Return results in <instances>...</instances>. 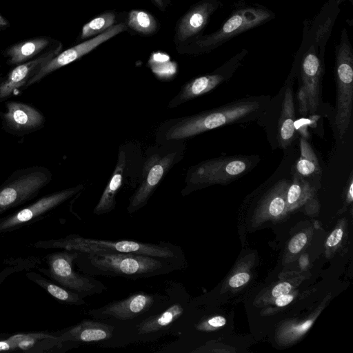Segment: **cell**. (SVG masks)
Wrapping results in <instances>:
<instances>
[{"label": "cell", "mask_w": 353, "mask_h": 353, "mask_svg": "<svg viewBox=\"0 0 353 353\" xmlns=\"http://www.w3.org/2000/svg\"><path fill=\"white\" fill-rule=\"evenodd\" d=\"M10 350H12L11 345L7 339L0 341V351H6Z\"/></svg>", "instance_id": "ab89813d"}, {"label": "cell", "mask_w": 353, "mask_h": 353, "mask_svg": "<svg viewBox=\"0 0 353 353\" xmlns=\"http://www.w3.org/2000/svg\"><path fill=\"white\" fill-rule=\"evenodd\" d=\"M252 164V161L244 156L209 159L192 168L187 181L192 185L227 183L247 172Z\"/></svg>", "instance_id": "ba28073f"}, {"label": "cell", "mask_w": 353, "mask_h": 353, "mask_svg": "<svg viewBox=\"0 0 353 353\" xmlns=\"http://www.w3.org/2000/svg\"><path fill=\"white\" fill-rule=\"evenodd\" d=\"M0 82H1V80H0Z\"/></svg>", "instance_id": "b9f144b4"}, {"label": "cell", "mask_w": 353, "mask_h": 353, "mask_svg": "<svg viewBox=\"0 0 353 353\" xmlns=\"http://www.w3.org/2000/svg\"><path fill=\"white\" fill-rule=\"evenodd\" d=\"M62 49L60 42L54 45L47 51L37 57L21 63L9 72L3 80L0 82V103L8 99L22 87L35 74L38 70L52 58L57 55Z\"/></svg>", "instance_id": "5bb4252c"}, {"label": "cell", "mask_w": 353, "mask_h": 353, "mask_svg": "<svg viewBox=\"0 0 353 353\" xmlns=\"http://www.w3.org/2000/svg\"><path fill=\"white\" fill-rule=\"evenodd\" d=\"M219 5L218 0L200 1L179 19L174 36L176 49L188 45L200 37L211 15Z\"/></svg>", "instance_id": "8fae6325"}, {"label": "cell", "mask_w": 353, "mask_h": 353, "mask_svg": "<svg viewBox=\"0 0 353 353\" xmlns=\"http://www.w3.org/2000/svg\"><path fill=\"white\" fill-rule=\"evenodd\" d=\"M175 156V153H170L163 157L155 154L147 161L143 168V182L130 199L127 208L129 213H134L146 205L154 190L172 164Z\"/></svg>", "instance_id": "4fadbf2b"}, {"label": "cell", "mask_w": 353, "mask_h": 353, "mask_svg": "<svg viewBox=\"0 0 353 353\" xmlns=\"http://www.w3.org/2000/svg\"><path fill=\"white\" fill-rule=\"evenodd\" d=\"M52 179L44 166L14 170L0 185V214L35 198Z\"/></svg>", "instance_id": "277c9868"}, {"label": "cell", "mask_w": 353, "mask_h": 353, "mask_svg": "<svg viewBox=\"0 0 353 353\" xmlns=\"http://www.w3.org/2000/svg\"><path fill=\"white\" fill-rule=\"evenodd\" d=\"M312 323L313 321L312 320H307L301 325L294 327V330L298 333H303L312 326Z\"/></svg>", "instance_id": "74e56055"}, {"label": "cell", "mask_w": 353, "mask_h": 353, "mask_svg": "<svg viewBox=\"0 0 353 353\" xmlns=\"http://www.w3.org/2000/svg\"><path fill=\"white\" fill-rule=\"evenodd\" d=\"M37 248H60L85 254H137L179 261V248L168 243H148L131 240L108 241L71 234L65 237L39 241L34 244Z\"/></svg>", "instance_id": "6da1fadb"}, {"label": "cell", "mask_w": 353, "mask_h": 353, "mask_svg": "<svg viewBox=\"0 0 353 353\" xmlns=\"http://www.w3.org/2000/svg\"><path fill=\"white\" fill-rule=\"evenodd\" d=\"M154 303L153 295L139 292L125 299L109 303L102 307L90 310L88 314L97 319L132 320L147 312Z\"/></svg>", "instance_id": "2e32d148"}, {"label": "cell", "mask_w": 353, "mask_h": 353, "mask_svg": "<svg viewBox=\"0 0 353 353\" xmlns=\"http://www.w3.org/2000/svg\"><path fill=\"white\" fill-rule=\"evenodd\" d=\"M295 112L292 90L287 88L284 92L281 112L278 122V142L281 148L289 145L294 138Z\"/></svg>", "instance_id": "44dd1931"}, {"label": "cell", "mask_w": 353, "mask_h": 353, "mask_svg": "<svg viewBox=\"0 0 353 353\" xmlns=\"http://www.w3.org/2000/svg\"><path fill=\"white\" fill-rule=\"evenodd\" d=\"M117 19L116 12L112 11H107L98 15L83 26L79 39L87 40L102 34L118 23Z\"/></svg>", "instance_id": "484cf974"}, {"label": "cell", "mask_w": 353, "mask_h": 353, "mask_svg": "<svg viewBox=\"0 0 353 353\" xmlns=\"http://www.w3.org/2000/svg\"><path fill=\"white\" fill-rule=\"evenodd\" d=\"M297 99L299 112L303 117H305L309 113V105L306 93L302 86L299 88L298 91Z\"/></svg>", "instance_id": "f546056e"}, {"label": "cell", "mask_w": 353, "mask_h": 353, "mask_svg": "<svg viewBox=\"0 0 353 353\" xmlns=\"http://www.w3.org/2000/svg\"><path fill=\"white\" fill-rule=\"evenodd\" d=\"M343 234V230L341 228L335 229L327 238L326 245L329 247L336 245L341 241Z\"/></svg>", "instance_id": "836d02e7"}, {"label": "cell", "mask_w": 353, "mask_h": 353, "mask_svg": "<svg viewBox=\"0 0 353 353\" xmlns=\"http://www.w3.org/2000/svg\"><path fill=\"white\" fill-rule=\"evenodd\" d=\"M300 158L296 162L297 174L301 176H309L320 171L317 157L307 139H300Z\"/></svg>", "instance_id": "d4e9b609"}, {"label": "cell", "mask_w": 353, "mask_h": 353, "mask_svg": "<svg viewBox=\"0 0 353 353\" xmlns=\"http://www.w3.org/2000/svg\"><path fill=\"white\" fill-rule=\"evenodd\" d=\"M313 187L298 174H294L292 182L288 185L286 192V203L290 207L299 205L313 193Z\"/></svg>", "instance_id": "4316f807"}, {"label": "cell", "mask_w": 353, "mask_h": 353, "mask_svg": "<svg viewBox=\"0 0 353 353\" xmlns=\"http://www.w3.org/2000/svg\"><path fill=\"white\" fill-rule=\"evenodd\" d=\"M9 26V22L0 14V29H4Z\"/></svg>", "instance_id": "60d3db41"}, {"label": "cell", "mask_w": 353, "mask_h": 353, "mask_svg": "<svg viewBox=\"0 0 353 353\" xmlns=\"http://www.w3.org/2000/svg\"><path fill=\"white\" fill-rule=\"evenodd\" d=\"M271 18L263 8L248 7L235 12L216 32L199 37L188 45L176 49L180 54H196L209 52L227 40L256 27Z\"/></svg>", "instance_id": "5b68a950"}, {"label": "cell", "mask_w": 353, "mask_h": 353, "mask_svg": "<svg viewBox=\"0 0 353 353\" xmlns=\"http://www.w3.org/2000/svg\"><path fill=\"white\" fill-rule=\"evenodd\" d=\"M54 339V337L44 333L19 334L10 336L7 340L11 345L12 350H28L39 341L43 339Z\"/></svg>", "instance_id": "83f0119b"}, {"label": "cell", "mask_w": 353, "mask_h": 353, "mask_svg": "<svg viewBox=\"0 0 353 353\" xmlns=\"http://www.w3.org/2000/svg\"><path fill=\"white\" fill-rule=\"evenodd\" d=\"M246 54L242 50L218 69L216 72L196 77L182 88L180 93L170 102V107H174L188 100L207 93L224 81L227 77L238 66L240 61Z\"/></svg>", "instance_id": "9a60e30c"}, {"label": "cell", "mask_w": 353, "mask_h": 353, "mask_svg": "<svg viewBox=\"0 0 353 353\" xmlns=\"http://www.w3.org/2000/svg\"><path fill=\"white\" fill-rule=\"evenodd\" d=\"M5 105L6 110L1 112V118L6 132L16 136H24L44 126L46 119L34 107L15 101H9Z\"/></svg>", "instance_id": "7c38bea8"}, {"label": "cell", "mask_w": 353, "mask_h": 353, "mask_svg": "<svg viewBox=\"0 0 353 353\" xmlns=\"http://www.w3.org/2000/svg\"><path fill=\"white\" fill-rule=\"evenodd\" d=\"M263 103L243 99L181 119L166 133L168 140H181L225 125L243 121L259 113Z\"/></svg>", "instance_id": "7a4b0ae2"}, {"label": "cell", "mask_w": 353, "mask_h": 353, "mask_svg": "<svg viewBox=\"0 0 353 353\" xmlns=\"http://www.w3.org/2000/svg\"><path fill=\"white\" fill-rule=\"evenodd\" d=\"M183 313V308L181 305L173 304L163 312L150 316L141 322L137 327L138 333L145 334L168 328Z\"/></svg>", "instance_id": "7402d4cb"}, {"label": "cell", "mask_w": 353, "mask_h": 353, "mask_svg": "<svg viewBox=\"0 0 353 353\" xmlns=\"http://www.w3.org/2000/svg\"><path fill=\"white\" fill-rule=\"evenodd\" d=\"M336 85L334 124L343 139L350 125L353 103V54L345 30L336 55Z\"/></svg>", "instance_id": "8992f818"}, {"label": "cell", "mask_w": 353, "mask_h": 353, "mask_svg": "<svg viewBox=\"0 0 353 353\" xmlns=\"http://www.w3.org/2000/svg\"><path fill=\"white\" fill-rule=\"evenodd\" d=\"M128 30L125 22H120L112 26L105 32L83 42L68 48L52 58L43 64L28 81L25 88L40 81L52 72L80 59L92 51L101 43Z\"/></svg>", "instance_id": "9c48e42d"}, {"label": "cell", "mask_w": 353, "mask_h": 353, "mask_svg": "<svg viewBox=\"0 0 353 353\" xmlns=\"http://www.w3.org/2000/svg\"><path fill=\"white\" fill-rule=\"evenodd\" d=\"M79 252L65 250L50 253L46 256L49 276L60 285L79 293L83 297L101 293L106 287L91 276L76 272L73 261L79 257Z\"/></svg>", "instance_id": "52a82bcc"}, {"label": "cell", "mask_w": 353, "mask_h": 353, "mask_svg": "<svg viewBox=\"0 0 353 353\" xmlns=\"http://www.w3.org/2000/svg\"><path fill=\"white\" fill-rule=\"evenodd\" d=\"M293 299L294 297L292 295L288 294V293L284 294L276 297L275 304L277 306L283 307L289 304Z\"/></svg>", "instance_id": "8d00e7d4"}, {"label": "cell", "mask_w": 353, "mask_h": 353, "mask_svg": "<svg viewBox=\"0 0 353 353\" xmlns=\"http://www.w3.org/2000/svg\"><path fill=\"white\" fill-rule=\"evenodd\" d=\"M292 286L288 282L280 283L276 285L272 290V294L274 297H277L280 295L288 294L291 290Z\"/></svg>", "instance_id": "e575fe53"}, {"label": "cell", "mask_w": 353, "mask_h": 353, "mask_svg": "<svg viewBox=\"0 0 353 353\" xmlns=\"http://www.w3.org/2000/svg\"><path fill=\"white\" fill-rule=\"evenodd\" d=\"M27 276L29 279L46 290L50 294L60 301L77 305L85 303L83 299V297L79 293L68 290L63 286L57 285L35 272H29L27 274Z\"/></svg>", "instance_id": "603a6c76"}, {"label": "cell", "mask_w": 353, "mask_h": 353, "mask_svg": "<svg viewBox=\"0 0 353 353\" xmlns=\"http://www.w3.org/2000/svg\"><path fill=\"white\" fill-rule=\"evenodd\" d=\"M83 186L47 194L22 209L0 219V233L15 230L57 208L78 193Z\"/></svg>", "instance_id": "30bf717a"}, {"label": "cell", "mask_w": 353, "mask_h": 353, "mask_svg": "<svg viewBox=\"0 0 353 353\" xmlns=\"http://www.w3.org/2000/svg\"><path fill=\"white\" fill-rule=\"evenodd\" d=\"M322 68L313 46L305 54L301 66V85L307 97L309 113L316 112L321 97Z\"/></svg>", "instance_id": "e0dca14e"}, {"label": "cell", "mask_w": 353, "mask_h": 353, "mask_svg": "<svg viewBox=\"0 0 353 353\" xmlns=\"http://www.w3.org/2000/svg\"><path fill=\"white\" fill-rule=\"evenodd\" d=\"M114 327L101 322L84 319L69 328L59 336L54 337L57 343L65 341L98 342L112 337Z\"/></svg>", "instance_id": "ac0fdd59"}, {"label": "cell", "mask_w": 353, "mask_h": 353, "mask_svg": "<svg viewBox=\"0 0 353 353\" xmlns=\"http://www.w3.org/2000/svg\"><path fill=\"white\" fill-rule=\"evenodd\" d=\"M125 164V153L123 151H121L114 173L93 210L94 214L101 215L114 210L116 205L115 197L122 183Z\"/></svg>", "instance_id": "ffe728a7"}, {"label": "cell", "mask_w": 353, "mask_h": 353, "mask_svg": "<svg viewBox=\"0 0 353 353\" xmlns=\"http://www.w3.org/2000/svg\"><path fill=\"white\" fill-rule=\"evenodd\" d=\"M307 236L305 233L301 232L296 234L290 241L288 249L290 252L296 254L301 251L307 243Z\"/></svg>", "instance_id": "f1b7e54d"}, {"label": "cell", "mask_w": 353, "mask_h": 353, "mask_svg": "<svg viewBox=\"0 0 353 353\" xmlns=\"http://www.w3.org/2000/svg\"><path fill=\"white\" fill-rule=\"evenodd\" d=\"M53 40L46 37H39L16 43L7 48L3 55L10 65H19L28 61L44 51Z\"/></svg>", "instance_id": "d6986e66"}, {"label": "cell", "mask_w": 353, "mask_h": 353, "mask_svg": "<svg viewBox=\"0 0 353 353\" xmlns=\"http://www.w3.org/2000/svg\"><path fill=\"white\" fill-rule=\"evenodd\" d=\"M295 130L299 131L302 137L305 139L309 138V132L307 131V128L309 126V121L308 119L305 117H302L298 120L294 121V123Z\"/></svg>", "instance_id": "1f68e13d"}, {"label": "cell", "mask_w": 353, "mask_h": 353, "mask_svg": "<svg viewBox=\"0 0 353 353\" xmlns=\"http://www.w3.org/2000/svg\"><path fill=\"white\" fill-rule=\"evenodd\" d=\"M154 5L161 11H165L170 0H152Z\"/></svg>", "instance_id": "f35d334b"}, {"label": "cell", "mask_w": 353, "mask_h": 353, "mask_svg": "<svg viewBox=\"0 0 353 353\" xmlns=\"http://www.w3.org/2000/svg\"><path fill=\"white\" fill-rule=\"evenodd\" d=\"M250 279V275L246 272H240L232 276L229 285L232 288H237L246 283Z\"/></svg>", "instance_id": "d6a6232c"}, {"label": "cell", "mask_w": 353, "mask_h": 353, "mask_svg": "<svg viewBox=\"0 0 353 353\" xmlns=\"http://www.w3.org/2000/svg\"><path fill=\"white\" fill-rule=\"evenodd\" d=\"M226 323V320L224 317L221 316H214L211 319H209L207 321V325H203L200 327L203 329H207L210 327H222Z\"/></svg>", "instance_id": "d590c367"}, {"label": "cell", "mask_w": 353, "mask_h": 353, "mask_svg": "<svg viewBox=\"0 0 353 353\" xmlns=\"http://www.w3.org/2000/svg\"><path fill=\"white\" fill-rule=\"evenodd\" d=\"M125 23L128 28L143 36L152 35L160 28V23L154 15L143 10H130Z\"/></svg>", "instance_id": "cb8c5ba5"}, {"label": "cell", "mask_w": 353, "mask_h": 353, "mask_svg": "<svg viewBox=\"0 0 353 353\" xmlns=\"http://www.w3.org/2000/svg\"><path fill=\"white\" fill-rule=\"evenodd\" d=\"M30 266V263L26 261L14 264V265L9 266L0 272V283H1L6 277L17 271L26 269Z\"/></svg>", "instance_id": "4dcf8cb0"}, {"label": "cell", "mask_w": 353, "mask_h": 353, "mask_svg": "<svg viewBox=\"0 0 353 353\" xmlns=\"http://www.w3.org/2000/svg\"><path fill=\"white\" fill-rule=\"evenodd\" d=\"M81 253V252H80ZM88 273L128 279L146 278L174 270L173 261L137 254H85Z\"/></svg>", "instance_id": "3957f363"}]
</instances>
